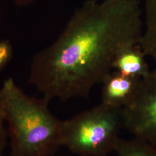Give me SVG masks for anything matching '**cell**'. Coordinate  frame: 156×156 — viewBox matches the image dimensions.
I'll list each match as a JSON object with an SVG mask.
<instances>
[{
  "mask_svg": "<svg viewBox=\"0 0 156 156\" xmlns=\"http://www.w3.org/2000/svg\"><path fill=\"white\" fill-rule=\"evenodd\" d=\"M13 56V48L9 39L0 41V72L5 68Z\"/></svg>",
  "mask_w": 156,
  "mask_h": 156,
  "instance_id": "9c48e42d",
  "label": "cell"
},
{
  "mask_svg": "<svg viewBox=\"0 0 156 156\" xmlns=\"http://www.w3.org/2000/svg\"><path fill=\"white\" fill-rule=\"evenodd\" d=\"M122 109L98 106L62 123V146L79 156H106L115 151L123 128Z\"/></svg>",
  "mask_w": 156,
  "mask_h": 156,
  "instance_id": "3957f363",
  "label": "cell"
},
{
  "mask_svg": "<svg viewBox=\"0 0 156 156\" xmlns=\"http://www.w3.org/2000/svg\"><path fill=\"white\" fill-rule=\"evenodd\" d=\"M115 151L118 156H156V146L134 138L120 139Z\"/></svg>",
  "mask_w": 156,
  "mask_h": 156,
  "instance_id": "ba28073f",
  "label": "cell"
},
{
  "mask_svg": "<svg viewBox=\"0 0 156 156\" xmlns=\"http://www.w3.org/2000/svg\"><path fill=\"white\" fill-rule=\"evenodd\" d=\"M138 0H89L57 39L35 55L28 83L47 100L86 97L113 71L123 50L140 43Z\"/></svg>",
  "mask_w": 156,
  "mask_h": 156,
  "instance_id": "6da1fadb",
  "label": "cell"
},
{
  "mask_svg": "<svg viewBox=\"0 0 156 156\" xmlns=\"http://www.w3.org/2000/svg\"><path fill=\"white\" fill-rule=\"evenodd\" d=\"M140 79L113 70L102 83L101 103L111 108L122 109L134 98Z\"/></svg>",
  "mask_w": 156,
  "mask_h": 156,
  "instance_id": "5b68a950",
  "label": "cell"
},
{
  "mask_svg": "<svg viewBox=\"0 0 156 156\" xmlns=\"http://www.w3.org/2000/svg\"><path fill=\"white\" fill-rule=\"evenodd\" d=\"M0 14H1V8H0Z\"/></svg>",
  "mask_w": 156,
  "mask_h": 156,
  "instance_id": "7c38bea8",
  "label": "cell"
},
{
  "mask_svg": "<svg viewBox=\"0 0 156 156\" xmlns=\"http://www.w3.org/2000/svg\"><path fill=\"white\" fill-rule=\"evenodd\" d=\"M95 1H98V0H95Z\"/></svg>",
  "mask_w": 156,
  "mask_h": 156,
  "instance_id": "4fadbf2b",
  "label": "cell"
},
{
  "mask_svg": "<svg viewBox=\"0 0 156 156\" xmlns=\"http://www.w3.org/2000/svg\"><path fill=\"white\" fill-rule=\"evenodd\" d=\"M12 1L19 6L26 7L31 5L35 0H12Z\"/></svg>",
  "mask_w": 156,
  "mask_h": 156,
  "instance_id": "8fae6325",
  "label": "cell"
},
{
  "mask_svg": "<svg viewBox=\"0 0 156 156\" xmlns=\"http://www.w3.org/2000/svg\"><path fill=\"white\" fill-rule=\"evenodd\" d=\"M146 57L140 44L131 46L117 56L113 70L127 76L142 79L150 72Z\"/></svg>",
  "mask_w": 156,
  "mask_h": 156,
  "instance_id": "8992f818",
  "label": "cell"
},
{
  "mask_svg": "<svg viewBox=\"0 0 156 156\" xmlns=\"http://www.w3.org/2000/svg\"><path fill=\"white\" fill-rule=\"evenodd\" d=\"M5 119L3 106L0 98V156H2L5 148L8 131L5 128Z\"/></svg>",
  "mask_w": 156,
  "mask_h": 156,
  "instance_id": "30bf717a",
  "label": "cell"
},
{
  "mask_svg": "<svg viewBox=\"0 0 156 156\" xmlns=\"http://www.w3.org/2000/svg\"><path fill=\"white\" fill-rule=\"evenodd\" d=\"M122 111L123 128L156 146V68L140 79L134 98Z\"/></svg>",
  "mask_w": 156,
  "mask_h": 156,
  "instance_id": "277c9868",
  "label": "cell"
},
{
  "mask_svg": "<svg viewBox=\"0 0 156 156\" xmlns=\"http://www.w3.org/2000/svg\"><path fill=\"white\" fill-rule=\"evenodd\" d=\"M146 27L140 45L146 56L156 62V0H146Z\"/></svg>",
  "mask_w": 156,
  "mask_h": 156,
  "instance_id": "52a82bcc",
  "label": "cell"
},
{
  "mask_svg": "<svg viewBox=\"0 0 156 156\" xmlns=\"http://www.w3.org/2000/svg\"><path fill=\"white\" fill-rule=\"evenodd\" d=\"M11 156H53L62 146V123L50 111V101L26 94L13 78L0 89Z\"/></svg>",
  "mask_w": 156,
  "mask_h": 156,
  "instance_id": "7a4b0ae2",
  "label": "cell"
}]
</instances>
